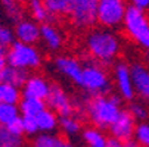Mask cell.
<instances>
[{
  "mask_svg": "<svg viewBox=\"0 0 149 147\" xmlns=\"http://www.w3.org/2000/svg\"><path fill=\"white\" fill-rule=\"evenodd\" d=\"M75 115L86 118L93 127L99 130H109L123 110V99L115 94L103 96H81L74 97Z\"/></svg>",
  "mask_w": 149,
  "mask_h": 147,
  "instance_id": "6da1fadb",
  "label": "cell"
},
{
  "mask_svg": "<svg viewBox=\"0 0 149 147\" xmlns=\"http://www.w3.org/2000/svg\"><path fill=\"white\" fill-rule=\"evenodd\" d=\"M83 44L89 59L106 68L114 65L121 55V38L115 30L95 27L84 32Z\"/></svg>",
  "mask_w": 149,
  "mask_h": 147,
  "instance_id": "7a4b0ae2",
  "label": "cell"
},
{
  "mask_svg": "<svg viewBox=\"0 0 149 147\" xmlns=\"http://www.w3.org/2000/svg\"><path fill=\"white\" fill-rule=\"evenodd\" d=\"M112 78L106 66L89 59L84 62L80 88L87 96H103L112 93Z\"/></svg>",
  "mask_w": 149,
  "mask_h": 147,
  "instance_id": "3957f363",
  "label": "cell"
},
{
  "mask_svg": "<svg viewBox=\"0 0 149 147\" xmlns=\"http://www.w3.org/2000/svg\"><path fill=\"white\" fill-rule=\"evenodd\" d=\"M123 31L136 46L149 52V16L145 10L129 5L123 22Z\"/></svg>",
  "mask_w": 149,
  "mask_h": 147,
  "instance_id": "277c9868",
  "label": "cell"
},
{
  "mask_svg": "<svg viewBox=\"0 0 149 147\" xmlns=\"http://www.w3.org/2000/svg\"><path fill=\"white\" fill-rule=\"evenodd\" d=\"M43 53L34 44H27L22 41H15L8 49V62L9 65L24 71H37L43 65Z\"/></svg>",
  "mask_w": 149,
  "mask_h": 147,
  "instance_id": "5b68a950",
  "label": "cell"
},
{
  "mask_svg": "<svg viewBox=\"0 0 149 147\" xmlns=\"http://www.w3.org/2000/svg\"><path fill=\"white\" fill-rule=\"evenodd\" d=\"M100 0H72L68 16L70 25L80 32H87L97 24V9Z\"/></svg>",
  "mask_w": 149,
  "mask_h": 147,
  "instance_id": "8992f818",
  "label": "cell"
},
{
  "mask_svg": "<svg viewBox=\"0 0 149 147\" xmlns=\"http://www.w3.org/2000/svg\"><path fill=\"white\" fill-rule=\"evenodd\" d=\"M127 8V0H100L97 9V24L109 30L123 27Z\"/></svg>",
  "mask_w": 149,
  "mask_h": 147,
  "instance_id": "52a82bcc",
  "label": "cell"
},
{
  "mask_svg": "<svg viewBox=\"0 0 149 147\" xmlns=\"http://www.w3.org/2000/svg\"><path fill=\"white\" fill-rule=\"evenodd\" d=\"M112 81L117 88V94L125 100L133 101L136 96V90L133 86V77H132V68L124 60H117L112 65Z\"/></svg>",
  "mask_w": 149,
  "mask_h": 147,
  "instance_id": "ba28073f",
  "label": "cell"
},
{
  "mask_svg": "<svg viewBox=\"0 0 149 147\" xmlns=\"http://www.w3.org/2000/svg\"><path fill=\"white\" fill-rule=\"evenodd\" d=\"M55 71L62 75L63 78H67L70 82L75 84L78 87L81 82V77H83V68L84 63H81V60L74 56V55H68V53H59L53 57L52 60Z\"/></svg>",
  "mask_w": 149,
  "mask_h": 147,
  "instance_id": "9c48e42d",
  "label": "cell"
},
{
  "mask_svg": "<svg viewBox=\"0 0 149 147\" xmlns=\"http://www.w3.org/2000/svg\"><path fill=\"white\" fill-rule=\"evenodd\" d=\"M47 108L52 109L59 116H70L75 115V101L74 97L63 88L61 84H52L50 94L46 99Z\"/></svg>",
  "mask_w": 149,
  "mask_h": 147,
  "instance_id": "30bf717a",
  "label": "cell"
},
{
  "mask_svg": "<svg viewBox=\"0 0 149 147\" xmlns=\"http://www.w3.org/2000/svg\"><path fill=\"white\" fill-rule=\"evenodd\" d=\"M136 125H137V121L133 118V115L129 112V109H123L120 116L115 119V122L111 125V128L108 131H109L111 137L127 143L134 138Z\"/></svg>",
  "mask_w": 149,
  "mask_h": 147,
  "instance_id": "8fae6325",
  "label": "cell"
},
{
  "mask_svg": "<svg viewBox=\"0 0 149 147\" xmlns=\"http://www.w3.org/2000/svg\"><path fill=\"white\" fill-rule=\"evenodd\" d=\"M52 90V82L41 74H31L22 87V97H36L46 100Z\"/></svg>",
  "mask_w": 149,
  "mask_h": 147,
  "instance_id": "7c38bea8",
  "label": "cell"
},
{
  "mask_svg": "<svg viewBox=\"0 0 149 147\" xmlns=\"http://www.w3.org/2000/svg\"><path fill=\"white\" fill-rule=\"evenodd\" d=\"M40 41L43 43L46 50L56 53L65 46V35L58 25H55V22H49L40 27Z\"/></svg>",
  "mask_w": 149,
  "mask_h": 147,
  "instance_id": "4fadbf2b",
  "label": "cell"
},
{
  "mask_svg": "<svg viewBox=\"0 0 149 147\" xmlns=\"http://www.w3.org/2000/svg\"><path fill=\"white\" fill-rule=\"evenodd\" d=\"M130 68L136 96L142 101L149 103V68L142 62H134L130 65Z\"/></svg>",
  "mask_w": 149,
  "mask_h": 147,
  "instance_id": "5bb4252c",
  "label": "cell"
},
{
  "mask_svg": "<svg viewBox=\"0 0 149 147\" xmlns=\"http://www.w3.org/2000/svg\"><path fill=\"white\" fill-rule=\"evenodd\" d=\"M40 27L41 25L37 24L36 21H33L31 18H24L13 27L15 37L18 41L36 46L40 41Z\"/></svg>",
  "mask_w": 149,
  "mask_h": 147,
  "instance_id": "9a60e30c",
  "label": "cell"
},
{
  "mask_svg": "<svg viewBox=\"0 0 149 147\" xmlns=\"http://www.w3.org/2000/svg\"><path fill=\"white\" fill-rule=\"evenodd\" d=\"M0 12L12 25L22 21L27 13V6L19 0H0Z\"/></svg>",
  "mask_w": 149,
  "mask_h": 147,
  "instance_id": "2e32d148",
  "label": "cell"
},
{
  "mask_svg": "<svg viewBox=\"0 0 149 147\" xmlns=\"http://www.w3.org/2000/svg\"><path fill=\"white\" fill-rule=\"evenodd\" d=\"M25 6H27V12L30 13V18L36 21L37 24L43 25V24L55 22V18L50 15L43 0H27Z\"/></svg>",
  "mask_w": 149,
  "mask_h": 147,
  "instance_id": "e0dca14e",
  "label": "cell"
},
{
  "mask_svg": "<svg viewBox=\"0 0 149 147\" xmlns=\"http://www.w3.org/2000/svg\"><path fill=\"white\" fill-rule=\"evenodd\" d=\"M81 140L84 141L87 147H108V140L109 137H106L102 130L93 127H84L81 131Z\"/></svg>",
  "mask_w": 149,
  "mask_h": 147,
  "instance_id": "ac0fdd59",
  "label": "cell"
},
{
  "mask_svg": "<svg viewBox=\"0 0 149 147\" xmlns=\"http://www.w3.org/2000/svg\"><path fill=\"white\" fill-rule=\"evenodd\" d=\"M40 133H55L59 128V115L55 113L52 109L46 108L36 116Z\"/></svg>",
  "mask_w": 149,
  "mask_h": 147,
  "instance_id": "d6986e66",
  "label": "cell"
},
{
  "mask_svg": "<svg viewBox=\"0 0 149 147\" xmlns=\"http://www.w3.org/2000/svg\"><path fill=\"white\" fill-rule=\"evenodd\" d=\"M18 106L21 109V115H22V116H33V118H36L40 112H43L47 108V104H46V100H41V99L22 97Z\"/></svg>",
  "mask_w": 149,
  "mask_h": 147,
  "instance_id": "ffe728a7",
  "label": "cell"
},
{
  "mask_svg": "<svg viewBox=\"0 0 149 147\" xmlns=\"http://www.w3.org/2000/svg\"><path fill=\"white\" fill-rule=\"evenodd\" d=\"M30 74L24 69H18L13 66H8L2 74H0V82H6V84H12V86H16L19 88L24 87V84L27 82Z\"/></svg>",
  "mask_w": 149,
  "mask_h": 147,
  "instance_id": "44dd1931",
  "label": "cell"
},
{
  "mask_svg": "<svg viewBox=\"0 0 149 147\" xmlns=\"http://www.w3.org/2000/svg\"><path fill=\"white\" fill-rule=\"evenodd\" d=\"M83 124L81 118L77 115H70V116H59V130L62 131L63 135L67 137H75L81 134L83 131Z\"/></svg>",
  "mask_w": 149,
  "mask_h": 147,
  "instance_id": "7402d4cb",
  "label": "cell"
},
{
  "mask_svg": "<svg viewBox=\"0 0 149 147\" xmlns=\"http://www.w3.org/2000/svg\"><path fill=\"white\" fill-rule=\"evenodd\" d=\"M46 8L49 9L50 15L55 19L68 18L72 6V0H43Z\"/></svg>",
  "mask_w": 149,
  "mask_h": 147,
  "instance_id": "603a6c76",
  "label": "cell"
},
{
  "mask_svg": "<svg viewBox=\"0 0 149 147\" xmlns=\"http://www.w3.org/2000/svg\"><path fill=\"white\" fill-rule=\"evenodd\" d=\"M21 109L18 104H10V103H0V125H8L18 118H21Z\"/></svg>",
  "mask_w": 149,
  "mask_h": 147,
  "instance_id": "cb8c5ba5",
  "label": "cell"
},
{
  "mask_svg": "<svg viewBox=\"0 0 149 147\" xmlns=\"http://www.w3.org/2000/svg\"><path fill=\"white\" fill-rule=\"evenodd\" d=\"M0 93H2V101L10 104H19L22 99V88H19L12 84L0 82Z\"/></svg>",
  "mask_w": 149,
  "mask_h": 147,
  "instance_id": "d4e9b609",
  "label": "cell"
},
{
  "mask_svg": "<svg viewBox=\"0 0 149 147\" xmlns=\"http://www.w3.org/2000/svg\"><path fill=\"white\" fill-rule=\"evenodd\" d=\"M0 147H24V138L9 131L6 125H0Z\"/></svg>",
  "mask_w": 149,
  "mask_h": 147,
  "instance_id": "484cf974",
  "label": "cell"
},
{
  "mask_svg": "<svg viewBox=\"0 0 149 147\" xmlns=\"http://www.w3.org/2000/svg\"><path fill=\"white\" fill-rule=\"evenodd\" d=\"M127 109H129V112L133 115V118L137 122H145V121L149 119V108L146 106V103L142 101V100L140 101H136V100L130 101Z\"/></svg>",
  "mask_w": 149,
  "mask_h": 147,
  "instance_id": "4316f807",
  "label": "cell"
},
{
  "mask_svg": "<svg viewBox=\"0 0 149 147\" xmlns=\"http://www.w3.org/2000/svg\"><path fill=\"white\" fill-rule=\"evenodd\" d=\"M59 141V137L53 133H38L36 137H33L31 147H56Z\"/></svg>",
  "mask_w": 149,
  "mask_h": 147,
  "instance_id": "83f0119b",
  "label": "cell"
},
{
  "mask_svg": "<svg viewBox=\"0 0 149 147\" xmlns=\"http://www.w3.org/2000/svg\"><path fill=\"white\" fill-rule=\"evenodd\" d=\"M133 140L139 143L142 147H149V121L137 122Z\"/></svg>",
  "mask_w": 149,
  "mask_h": 147,
  "instance_id": "f1b7e54d",
  "label": "cell"
},
{
  "mask_svg": "<svg viewBox=\"0 0 149 147\" xmlns=\"http://www.w3.org/2000/svg\"><path fill=\"white\" fill-rule=\"evenodd\" d=\"M15 41H16L15 31L9 27H5V25L0 24V47L8 50Z\"/></svg>",
  "mask_w": 149,
  "mask_h": 147,
  "instance_id": "f546056e",
  "label": "cell"
},
{
  "mask_svg": "<svg viewBox=\"0 0 149 147\" xmlns=\"http://www.w3.org/2000/svg\"><path fill=\"white\" fill-rule=\"evenodd\" d=\"M22 124H24V135L36 137L40 133L36 118H33V116H22Z\"/></svg>",
  "mask_w": 149,
  "mask_h": 147,
  "instance_id": "4dcf8cb0",
  "label": "cell"
},
{
  "mask_svg": "<svg viewBox=\"0 0 149 147\" xmlns=\"http://www.w3.org/2000/svg\"><path fill=\"white\" fill-rule=\"evenodd\" d=\"M8 128H9V131H12L13 134L24 137V124H22V116L18 118V119H16V121H13V122H10V124L8 125Z\"/></svg>",
  "mask_w": 149,
  "mask_h": 147,
  "instance_id": "1f68e13d",
  "label": "cell"
},
{
  "mask_svg": "<svg viewBox=\"0 0 149 147\" xmlns=\"http://www.w3.org/2000/svg\"><path fill=\"white\" fill-rule=\"evenodd\" d=\"M127 2H129L130 6L137 8V9L145 10V12L149 9V0H127Z\"/></svg>",
  "mask_w": 149,
  "mask_h": 147,
  "instance_id": "d6a6232c",
  "label": "cell"
},
{
  "mask_svg": "<svg viewBox=\"0 0 149 147\" xmlns=\"http://www.w3.org/2000/svg\"><path fill=\"white\" fill-rule=\"evenodd\" d=\"M8 66H9V62H8V50L0 47V74H2Z\"/></svg>",
  "mask_w": 149,
  "mask_h": 147,
  "instance_id": "836d02e7",
  "label": "cell"
},
{
  "mask_svg": "<svg viewBox=\"0 0 149 147\" xmlns=\"http://www.w3.org/2000/svg\"><path fill=\"white\" fill-rule=\"evenodd\" d=\"M108 147H127V146H125L124 141L117 140V138H114V137H109V140H108Z\"/></svg>",
  "mask_w": 149,
  "mask_h": 147,
  "instance_id": "e575fe53",
  "label": "cell"
},
{
  "mask_svg": "<svg viewBox=\"0 0 149 147\" xmlns=\"http://www.w3.org/2000/svg\"><path fill=\"white\" fill-rule=\"evenodd\" d=\"M56 147H77V146H75L74 143H71L68 138H62V137H59V141H58Z\"/></svg>",
  "mask_w": 149,
  "mask_h": 147,
  "instance_id": "d590c367",
  "label": "cell"
},
{
  "mask_svg": "<svg viewBox=\"0 0 149 147\" xmlns=\"http://www.w3.org/2000/svg\"><path fill=\"white\" fill-rule=\"evenodd\" d=\"M125 146H127V147H142V146H140L139 143H136L134 140H132V141H127V143H125Z\"/></svg>",
  "mask_w": 149,
  "mask_h": 147,
  "instance_id": "8d00e7d4",
  "label": "cell"
},
{
  "mask_svg": "<svg viewBox=\"0 0 149 147\" xmlns=\"http://www.w3.org/2000/svg\"><path fill=\"white\" fill-rule=\"evenodd\" d=\"M0 103H2V93H0Z\"/></svg>",
  "mask_w": 149,
  "mask_h": 147,
  "instance_id": "74e56055",
  "label": "cell"
},
{
  "mask_svg": "<svg viewBox=\"0 0 149 147\" xmlns=\"http://www.w3.org/2000/svg\"><path fill=\"white\" fill-rule=\"evenodd\" d=\"M19 2H24V3H25V2H27V0H19Z\"/></svg>",
  "mask_w": 149,
  "mask_h": 147,
  "instance_id": "f35d334b",
  "label": "cell"
}]
</instances>
